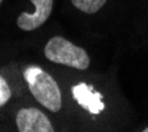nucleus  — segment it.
I'll return each mask as SVG.
<instances>
[{"mask_svg":"<svg viewBox=\"0 0 148 132\" xmlns=\"http://www.w3.org/2000/svg\"><path fill=\"white\" fill-rule=\"evenodd\" d=\"M29 91L41 106L52 112H58L62 107L61 90L56 79L38 66H28L24 70Z\"/></svg>","mask_w":148,"mask_h":132,"instance_id":"nucleus-1","label":"nucleus"},{"mask_svg":"<svg viewBox=\"0 0 148 132\" xmlns=\"http://www.w3.org/2000/svg\"><path fill=\"white\" fill-rule=\"evenodd\" d=\"M44 53L49 61L78 70H86L90 65V57L86 50L74 45L62 36L52 37L46 42Z\"/></svg>","mask_w":148,"mask_h":132,"instance_id":"nucleus-2","label":"nucleus"},{"mask_svg":"<svg viewBox=\"0 0 148 132\" xmlns=\"http://www.w3.org/2000/svg\"><path fill=\"white\" fill-rule=\"evenodd\" d=\"M16 126L20 132H53L49 118L38 108H21L16 115Z\"/></svg>","mask_w":148,"mask_h":132,"instance_id":"nucleus-3","label":"nucleus"},{"mask_svg":"<svg viewBox=\"0 0 148 132\" xmlns=\"http://www.w3.org/2000/svg\"><path fill=\"white\" fill-rule=\"evenodd\" d=\"M34 5V12H21L17 17V27L25 32L40 28L49 18L53 9V0H31Z\"/></svg>","mask_w":148,"mask_h":132,"instance_id":"nucleus-4","label":"nucleus"},{"mask_svg":"<svg viewBox=\"0 0 148 132\" xmlns=\"http://www.w3.org/2000/svg\"><path fill=\"white\" fill-rule=\"evenodd\" d=\"M71 92L78 105L86 108L90 114L98 115L101 111L105 110V105L102 102L103 96L101 92L94 89V86L81 82L71 89Z\"/></svg>","mask_w":148,"mask_h":132,"instance_id":"nucleus-5","label":"nucleus"},{"mask_svg":"<svg viewBox=\"0 0 148 132\" xmlns=\"http://www.w3.org/2000/svg\"><path fill=\"white\" fill-rule=\"evenodd\" d=\"M107 0H71L73 5L83 13H95L106 4Z\"/></svg>","mask_w":148,"mask_h":132,"instance_id":"nucleus-6","label":"nucleus"},{"mask_svg":"<svg viewBox=\"0 0 148 132\" xmlns=\"http://www.w3.org/2000/svg\"><path fill=\"white\" fill-rule=\"evenodd\" d=\"M12 96V91L9 89V85L7 81L0 75V107L8 103V101Z\"/></svg>","mask_w":148,"mask_h":132,"instance_id":"nucleus-7","label":"nucleus"},{"mask_svg":"<svg viewBox=\"0 0 148 132\" xmlns=\"http://www.w3.org/2000/svg\"><path fill=\"white\" fill-rule=\"evenodd\" d=\"M143 131H144V132H148V127H147V128H145V129H143Z\"/></svg>","mask_w":148,"mask_h":132,"instance_id":"nucleus-8","label":"nucleus"},{"mask_svg":"<svg viewBox=\"0 0 148 132\" xmlns=\"http://www.w3.org/2000/svg\"><path fill=\"white\" fill-rule=\"evenodd\" d=\"M1 3H3V0H0V4H1Z\"/></svg>","mask_w":148,"mask_h":132,"instance_id":"nucleus-9","label":"nucleus"}]
</instances>
